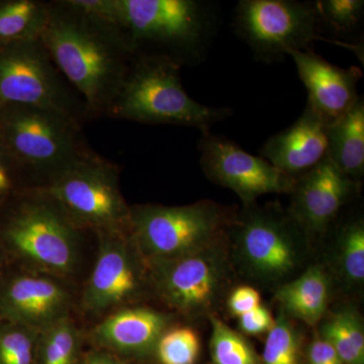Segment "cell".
Instances as JSON below:
<instances>
[{
  "instance_id": "23",
  "label": "cell",
  "mask_w": 364,
  "mask_h": 364,
  "mask_svg": "<svg viewBox=\"0 0 364 364\" xmlns=\"http://www.w3.org/2000/svg\"><path fill=\"white\" fill-rule=\"evenodd\" d=\"M338 265L344 279L359 286L364 279V224L361 218L347 223L338 242Z\"/></svg>"
},
{
  "instance_id": "6",
  "label": "cell",
  "mask_w": 364,
  "mask_h": 364,
  "mask_svg": "<svg viewBox=\"0 0 364 364\" xmlns=\"http://www.w3.org/2000/svg\"><path fill=\"white\" fill-rule=\"evenodd\" d=\"M23 105L59 112L85 126V100L55 65L42 40L0 48V107Z\"/></svg>"
},
{
  "instance_id": "10",
  "label": "cell",
  "mask_w": 364,
  "mask_h": 364,
  "mask_svg": "<svg viewBox=\"0 0 364 364\" xmlns=\"http://www.w3.org/2000/svg\"><path fill=\"white\" fill-rule=\"evenodd\" d=\"M77 225L44 188L21 203L7 229L16 250L33 264L56 273L71 272L75 261Z\"/></svg>"
},
{
  "instance_id": "24",
  "label": "cell",
  "mask_w": 364,
  "mask_h": 364,
  "mask_svg": "<svg viewBox=\"0 0 364 364\" xmlns=\"http://www.w3.org/2000/svg\"><path fill=\"white\" fill-rule=\"evenodd\" d=\"M79 336L75 326L63 317L44 328L41 342L42 364H74Z\"/></svg>"
},
{
  "instance_id": "22",
  "label": "cell",
  "mask_w": 364,
  "mask_h": 364,
  "mask_svg": "<svg viewBox=\"0 0 364 364\" xmlns=\"http://www.w3.org/2000/svg\"><path fill=\"white\" fill-rule=\"evenodd\" d=\"M210 323L213 364H259V358L247 340L215 316H210Z\"/></svg>"
},
{
  "instance_id": "7",
  "label": "cell",
  "mask_w": 364,
  "mask_h": 364,
  "mask_svg": "<svg viewBox=\"0 0 364 364\" xmlns=\"http://www.w3.org/2000/svg\"><path fill=\"white\" fill-rule=\"evenodd\" d=\"M119 174L114 162L92 150L44 189L78 227L123 235L130 230L131 207L119 191Z\"/></svg>"
},
{
  "instance_id": "26",
  "label": "cell",
  "mask_w": 364,
  "mask_h": 364,
  "mask_svg": "<svg viewBox=\"0 0 364 364\" xmlns=\"http://www.w3.org/2000/svg\"><path fill=\"white\" fill-rule=\"evenodd\" d=\"M155 351L160 364H196L200 351V337L193 328L165 330Z\"/></svg>"
},
{
  "instance_id": "34",
  "label": "cell",
  "mask_w": 364,
  "mask_h": 364,
  "mask_svg": "<svg viewBox=\"0 0 364 364\" xmlns=\"http://www.w3.org/2000/svg\"><path fill=\"white\" fill-rule=\"evenodd\" d=\"M21 171L0 141V193H6L14 184V172Z\"/></svg>"
},
{
  "instance_id": "30",
  "label": "cell",
  "mask_w": 364,
  "mask_h": 364,
  "mask_svg": "<svg viewBox=\"0 0 364 364\" xmlns=\"http://www.w3.org/2000/svg\"><path fill=\"white\" fill-rule=\"evenodd\" d=\"M260 305L259 293L253 287L248 286L236 287L228 299L230 312L238 318L244 314L255 310Z\"/></svg>"
},
{
  "instance_id": "5",
  "label": "cell",
  "mask_w": 364,
  "mask_h": 364,
  "mask_svg": "<svg viewBox=\"0 0 364 364\" xmlns=\"http://www.w3.org/2000/svg\"><path fill=\"white\" fill-rule=\"evenodd\" d=\"M236 217L208 200L181 207L136 205L131 208L129 232L153 262L171 260L214 245Z\"/></svg>"
},
{
  "instance_id": "12",
  "label": "cell",
  "mask_w": 364,
  "mask_h": 364,
  "mask_svg": "<svg viewBox=\"0 0 364 364\" xmlns=\"http://www.w3.org/2000/svg\"><path fill=\"white\" fill-rule=\"evenodd\" d=\"M219 242L176 259L154 261L155 286L163 301L188 316L214 308L227 282L226 257Z\"/></svg>"
},
{
  "instance_id": "18",
  "label": "cell",
  "mask_w": 364,
  "mask_h": 364,
  "mask_svg": "<svg viewBox=\"0 0 364 364\" xmlns=\"http://www.w3.org/2000/svg\"><path fill=\"white\" fill-rule=\"evenodd\" d=\"M68 294L44 277H23L14 280L6 294V305L23 324L43 328L64 317Z\"/></svg>"
},
{
  "instance_id": "9",
  "label": "cell",
  "mask_w": 364,
  "mask_h": 364,
  "mask_svg": "<svg viewBox=\"0 0 364 364\" xmlns=\"http://www.w3.org/2000/svg\"><path fill=\"white\" fill-rule=\"evenodd\" d=\"M230 228L237 256L253 277L274 282L299 267L301 235L306 232L279 205H249Z\"/></svg>"
},
{
  "instance_id": "15",
  "label": "cell",
  "mask_w": 364,
  "mask_h": 364,
  "mask_svg": "<svg viewBox=\"0 0 364 364\" xmlns=\"http://www.w3.org/2000/svg\"><path fill=\"white\" fill-rule=\"evenodd\" d=\"M329 123L306 102L291 126L263 144L261 156L284 173L299 177L327 157Z\"/></svg>"
},
{
  "instance_id": "2",
  "label": "cell",
  "mask_w": 364,
  "mask_h": 364,
  "mask_svg": "<svg viewBox=\"0 0 364 364\" xmlns=\"http://www.w3.org/2000/svg\"><path fill=\"white\" fill-rule=\"evenodd\" d=\"M181 64L162 55L135 54L107 119L193 127L202 133L233 114L229 107L200 104L184 90Z\"/></svg>"
},
{
  "instance_id": "3",
  "label": "cell",
  "mask_w": 364,
  "mask_h": 364,
  "mask_svg": "<svg viewBox=\"0 0 364 364\" xmlns=\"http://www.w3.org/2000/svg\"><path fill=\"white\" fill-rule=\"evenodd\" d=\"M0 141L23 174L52 183L92 149L83 126L59 112L41 107H0Z\"/></svg>"
},
{
  "instance_id": "8",
  "label": "cell",
  "mask_w": 364,
  "mask_h": 364,
  "mask_svg": "<svg viewBox=\"0 0 364 364\" xmlns=\"http://www.w3.org/2000/svg\"><path fill=\"white\" fill-rule=\"evenodd\" d=\"M233 26L258 59L273 62L294 51L308 50L322 40L359 53L358 46L330 41L318 33L321 20L315 4L294 0H242L233 14Z\"/></svg>"
},
{
  "instance_id": "11",
  "label": "cell",
  "mask_w": 364,
  "mask_h": 364,
  "mask_svg": "<svg viewBox=\"0 0 364 364\" xmlns=\"http://www.w3.org/2000/svg\"><path fill=\"white\" fill-rule=\"evenodd\" d=\"M200 164L210 181L235 191L244 205H254L268 193H291L296 177L273 166L264 158L254 156L238 144L210 131L198 141Z\"/></svg>"
},
{
  "instance_id": "4",
  "label": "cell",
  "mask_w": 364,
  "mask_h": 364,
  "mask_svg": "<svg viewBox=\"0 0 364 364\" xmlns=\"http://www.w3.org/2000/svg\"><path fill=\"white\" fill-rule=\"evenodd\" d=\"M213 13L196 0H117V25L135 54L198 61L213 32Z\"/></svg>"
},
{
  "instance_id": "27",
  "label": "cell",
  "mask_w": 364,
  "mask_h": 364,
  "mask_svg": "<svg viewBox=\"0 0 364 364\" xmlns=\"http://www.w3.org/2000/svg\"><path fill=\"white\" fill-rule=\"evenodd\" d=\"M314 4L321 23L339 33L351 32L363 14V0H321Z\"/></svg>"
},
{
  "instance_id": "28",
  "label": "cell",
  "mask_w": 364,
  "mask_h": 364,
  "mask_svg": "<svg viewBox=\"0 0 364 364\" xmlns=\"http://www.w3.org/2000/svg\"><path fill=\"white\" fill-rule=\"evenodd\" d=\"M321 336L332 345L344 364H364V354L352 342L338 313L323 325Z\"/></svg>"
},
{
  "instance_id": "35",
  "label": "cell",
  "mask_w": 364,
  "mask_h": 364,
  "mask_svg": "<svg viewBox=\"0 0 364 364\" xmlns=\"http://www.w3.org/2000/svg\"><path fill=\"white\" fill-rule=\"evenodd\" d=\"M82 364H124L117 359L112 358L109 354L100 353V352H95V353L90 354L86 358L85 363Z\"/></svg>"
},
{
  "instance_id": "19",
  "label": "cell",
  "mask_w": 364,
  "mask_h": 364,
  "mask_svg": "<svg viewBox=\"0 0 364 364\" xmlns=\"http://www.w3.org/2000/svg\"><path fill=\"white\" fill-rule=\"evenodd\" d=\"M327 158L344 174L360 182L364 176V100L328 126Z\"/></svg>"
},
{
  "instance_id": "33",
  "label": "cell",
  "mask_w": 364,
  "mask_h": 364,
  "mask_svg": "<svg viewBox=\"0 0 364 364\" xmlns=\"http://www.w3.org/2000/svg\"><path fill=\"white\" fill-rule=\"evenodd\" d=\"M338 314L352 342L364 354V330L360 316L352 308L343 309Z\"/></svg>"
},
{
  "instance_id": "17",
  "label": "cell",
  "mask_w": 364,
  "mask_h": 364,
  "mask_svg": "<svg viewBox=\"0 0 364 364\" xmlns=\"http://www.w3.org/2000/svg\"><path fill=\"white\" fill-rule=\"evenodd\" d=\"M168 318L151 309H126L109 316L95 329L98 343L124 354L154 350L166 330Z\"/></svg>"
},
{
  "instance_id": "32",
  "label": "cell",
  "mask_w": 364,
  "mask_h": 364,
  "mask_svg": "<svg viewBox=\"0 0 364 364\" xmlns=\"http://www.w3.org/2000/svg\"><path fill=\"white\" fill-rule=\"evenodd\" d=\"M309 364H344L331 344L318 336L314 339L308 350Z\"/></svg>"
},
{
  "instance_id": "25",
  "label": "cell",
  "mask_w": 364,
  "mask_h": 364,
  "mask_svg": "<svg viewBox=\"0 0 364 364\" xmlns=\"http://www.w3.org/2000/svg\"><path fill=\"white\" fill-rule=\"evenodd\" d=\"M259 364H301V340L282 311L267 332Z\"/></svg>"
},
{
  "instance_id": "21",
  "label": "cell",
  "mask_w": 364,
  "mask_h": 364,
  "mask_svg": "<svg viewBox=\"0 0 364 364\" xmlns=\"http://www.w3.org/2000/svg\"><path fill=\"white\" fill-rule=\"evenodd\" d=\"M49 14V1L9 0L0 2V48L39 39Z\"/></svg>"
},
{
  "instance_id": "14",
  "label": "cell",
  "mask_w": 364,
  "mask_h": 364,
  "mask_svg": "<svg viewBox=\"0 0 364 364\" xmlns=\"http://www.w3.org/2000/svg\"><path fill=\"white\" fill-rule=\"evenodd\" d=\"M289 56L308 91L309 104L328 123L343 116L358 102V85L363 77L358 67L340 68L310 49L291 52Z\"/></svg>"
},
{
  "instance_id": "20",
  "label": "cell",
  "mask_w": 364,
  "mask_h": 364,
  "mask_svg": "<svg viewBox=\"0 0 364 364\" xmlns=\"http://www.w3.org/2000/svg\"><path fill=\"white\" fill-rule=\"evenodd\" d=\"M275 298L282 311L314 326L324 317L330 299V282L321 267L306 270L301 277L280 287Z\"/></svg>"
},
{
  "instance_id": "31",
  "label": "cell",
  "mask_w": 364,
  "mask_h": 364,
  "mask_svg": "<svg viewBox=\"0 0 364 364\" xmlns=\"http://www.w3.org/2000/svg\"><path fill=\"white\" fill-rule=\"evenodd\" d=\"M238 320L241 331L248 335L268 332L274 324V318H272V314L262 305L251 312L240 316Z\"/></svg>"
},
{
  "instance_id": "29",
  "label": "cell",
  "mask_w": 364,
  "mask_h": 364,
  "mask_svg": "<svg viewBox=\"0 0 364 364\" xmlns=\"http://www.w3.org/2000/svg\"><path fill=\"white\" fill-rule=\"evenodd\" d=\"M33 335L23 330H14L0 337L1 364H32Z\"/></svg>"
},
{
  "instance_id": "16",
  "label": "cell",
  "mask_w": 364,
  "mask_h": 364,
  "mask_svg": "<svg viewBox=\"0 0 364 364\" xmlns=\"http://www.w3.org/2000/svg\"><path fill=\"white\" fill-rule=\"evenodd\" d=\"M97 233L100 252L86 284L85 304L93 312H102L133 296L139 279L122 235Z\"/></svg>"
},
{
  "instance_id": "1",
  "label": "cell",
  "mask_w": 364,
  "mask_h": 364,
  "mask_svg": "<svg viewBox=\"0 0 364 364\" xmlns=\"http://www.w3.org/2000/svg\"><path fill=\"white\" fill-rule=\"evenodd\" d=\"M40 39L85 100L90 121L107 117L135 56L124 31L73 0H52Z\"/></svg>"
},
{
  "instance_id": "13",
  "label": "cell",
  "mask_w": 364,
  "mask_h": 364,
  "mask_svg": "<svg viewBox=\"0 0 364 364\" xmlns=\"http://www.w3.org/2000/svg\"><path fill=\"white\" fill-rule=\"evenodd\" d=\"M359 188L358 181L347 176L326 157L296 177L289 214L306 233H323Z\"/></svg>"
}]
</instances>
